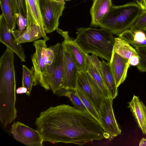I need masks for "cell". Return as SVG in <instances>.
<instances>
[{
  "mask_svg": "<svg viewBox=\"0 0 146 146\" xmlns=\"http://www.w3.org/2000/svg\"><path fill=\"white\" fill-rule=\"evenodd\" d=\"M37 130L44 142L83 145L111 139L101 123L89 113L69 105L51 106L36 119Z\"/></svg>",
  "mask_w": 146,
  "mask_h": 146,
  "instance_id": "1",
  "label": "cell"
},
{
  "mask_svg": "<svg viewBox=\"0 0 146 146\" xmlns=\"http://www.w3.org/2000/svg\"><path fill=\"white\" fill-rule=\"evenodd\" d=\"M75 40L87 54L91 53L109 62L115 43L112 33L105 29L80 27Z\"/></svg>",
  "mask_w": 146,
  "mask_h": 146,
  "instance_id": "2",
  "label": "cell"
},
{
  "mask_svg": "<svg viewBox=\"0 0 146 146\" xmlns=\"http://www.w3.org/2000/svg\"><path fill=\"white\" fill-rule=\"evenodd\" d=\"M143 11L140 6L135 3L113 5L101 20L98 27L118 35L130 29Z\"/></svg>",
  "mask_w": 146,
  "mask_h": 146,
  "instance_id": "3",
  "label": "cell"
},
{
  "mask_svg": "<svg viewBox=\"0 0 146 146\" xmlns=\"http://www.w3.org/2000/svg\"><path fill=\"white\" fill-rule=\"evenodd\" d=\"M39 1L44 31L46 33H51L58 28L65 5L50 0Z\"/></svg>",
  "mask_w": 146,
  "mask_h": 146,
  "instance_id": "4",
  "label": "cell"
},
{
  "mask_svg": "<svg viewBox=\"0 0 146 146\" xmlns=\"http://www.w3.org/2000/svg\"><path fill=\"white\" fill-rule=\"evenodd\" d=\"M46 41L44 39L34 41L33 45L35 51L31 58L35 72L33 86H35L39 84L46 90H48L51 88L48 82L46 67L42 55V50L46 45Z\"/></svg>",
  "mask_w": 146,
  "mask_h": 146,
  "instance_id": "5",
  "label": "cell"
},
{
  "mask_svg": "<svg viewBox=\"0 0 146 146\" xmlns=\"http://www.w3.org/2000/svg\"><path fill=\"white\" fill-rule=\"evenodd\" d=\"M77 84L78 87L83 90L89 96L99 113L105 98L94 80L87 72L78 70Z\"/></svg>",
  "mask_w": 146,
  "mask_h": 146,
  "instance_id": "6",
  "label": "cell"
},
{
  "mask_svg": "<svg viewBox=\"0 0 146 146\" xmlns=\"http://www.w3.org/2000/svg\"><path fill=\"white\" fill-rule=\"evenodd\" d=\"M11 132L15 139L27 145H43L44 140L38 130L20 122L13 123L11 126Z\"/></svg>",
  "mask_w": 146,
  "mask_h": 146,
  "instance_id": "7",
  "label": "cell"
},
{
  "mask_svg": "<svg viewBox=\"0 0 146 146\" xmlns=\"http://www.w3.org/2000/svg\"><path fill=\"white\" fill-rule=\"evenodd\" d=\"M113 100L111 98H105L99 112L101 123L111 139L120 135L121 132L114 115L113 108Z\"/></svg>",
  "mask_w": 146,
  "mask_h": 146,
  "instance_id": "8",
  "label": "cell"
},
{
  "mask_svg": "<svg viewBox=\"0 0 146 146\" xmlns=\"http://www.w3.org/2000/svg\"><path fill=\"white\" fill-rule=\"evenodd\" d=\"M62 45L64 52V65L61 88L76 90L78 88L77 73L79 70L70 52Z\"/></svg>",
  "mask_w": 146,
  "mask_h": 146,
  "instance_id": "9",
  "label": "cell"
},
{
  "mask_svg": "<svg viewBox=\"0 0 146 146\" xmlns=\"http://www.w3.org/2000/svg\"><path fill=\"white\" fill-rule=\"evenodd\" d=\"M57 32L63 38L61 43L70 53L79 70L86 72L87 68V55L80 47L75 41L69 36L68 32L58 28Z\"/></svg>",
  "mask_w": 146,
  "mask_h": 146,
  "instance_id": "10",
  "label": "cell"
},
{
  "mask_svg": "<svg viewBox=\"0 0 146 146\" xmlns=\"http://www.w3.org/2000/svg\"><path fill=\"white\" fill-rule=\"evenodd\" d=\"M16 38L8 26L3 15L0 16V41L16 54L22 62L25 61L26 56L21 44L14 42Z\"/></svg>",
  "mask_w": 146,
  "mask_h": 146,
  "instance_id": "11",
  "label": "cell"
},
{
  "mask_svg": "<svg viewBox=\"0 0 146 146\" xmlns=\"http://www.w3.org/2000/svg\"><path fill=\"white\" fill-rule=\"evenodd\" d=\"M109 62L112 75L118 88L124 82L127 77L130 65L129 60L121 56L113 50Z\"/></svg>",
  "mask_w": 146,
  "mask_h": 146,
  "instance_id": "12",
  "label": "cell"
},
{
  "mask_svg": "<svg viewBox=\"0 0 146 146\" xmlns=\"http://www.w3.org/2000/svg\"><path fill=\"white\" fill-rule=\"evenodd\" d=\"M27 9V27L31 24H35L40 28L43 38L47 41L49 38L44 31L40 12L39 0H25Z\"/></svg>",
  "mask_w": 146,
  "mask_h": 146,
  "instance_id": "13",
  "label": "cell"
},
{
  "mask_svg": "<svg viewBox=\"0 0 146 146\" xmlns=\"http://www.w3.org/2000/svg\"><path fill=\"white\" fill-rule=\"evenodd\" d=\"M64 52L62 46L61 45L57 55L53 68L49 82L50 88L54 94L61 88L63 75Z\"/></svg>",
  "mask_w": 146,
  "mask_h": 146,
  "instance_id": "14",
  "label": "cell"
},
{
  "mask_svg": "<svg viewBox=\"0 0 146 146\" xmlns=\"http://www.w3.org/2000/svg\"><path fill=\"white\" fill-rule=\"evenodd\" d=\"M133 115L143 133L146 135V107L139 97L134 95L130 101L128 102Z\"/></svg>",
  "mask_w": 146,
  "mask_h": 146,
  "instance_id": "15",
  "label": "cell"
},
{
  "mask_svg": "<svg viewBox=\"0 0 146 146\" xmlns=\"http://www.w3.org/2000/svg\"><path fill=\"white\" fill-rule=\"evenodd\" d=\"M113 5L112 0H94L90 10V26L98 27L101 20Z\"/></svg>",
  "mask_w": 146,
  "mask_h": 146,
  "instance_id": "16",
  "label": "cell"
},
{
  "mask_svg": "<svg viewBox=\"0 0 146 146\" xmlns=\"http://www.w3.org/2000/svg\"><path fill=\"white\" fill-rule=\"evenodd\" d=\"M102 79L111 98L113 100L118 95L117 87L112 75L110 62L102 59L100 61Z\"/></svg>",
  "mask_w": 146,
  "mask_h": 146,
  "instance_id": "17",
  "label": "cell"
},
{
  "mask_svg": "<svg viewBox=\"0 0 146 146\" xmlns=\"http://www.w3.org/2000/svg\"><path fill=\"white\" fill-rule=\"evenodd\" d=\"M118 35L135 48L146 46V34L144 31H132L129 29Z\"/></svg>",
  "mask_w": 146,
  "mask_h": 146,
  "instance_id": "18",
  "label": "cell"
},
{
  "mask_svg": "<svg viewBox=\"0 0 146 146\" xmlns=\"http://www.w3.org/2000/svg\"><path fill=\"white\" fill-rule=\"evenodd\" d=\"M60 45V43H58L48 48L46 45L42 50V57L46 67L48 83L52 71L56 57Z\"/></svg>",
  "mask_w": 146,
  "mask_h": 146,
  "instance_id": "19",
  "label": "cell"
},
{
  "mask_svg": "<svg viewBox=\"0 0 146 146\" xmlns=\"http://www.w3.org/2000/svg\"><path fill=\"white\" fill-rule=\"evenodd\" d=\"M0 4L6 22L10 29L13 31L16 24V17L13 0H0Z\"/></svg>",
  "mask_w": 146,
  "mask_h": 146,
  "instance_id": "20",
  "label": "cell"
},
{
  "mask_svg": "<svg viewBox=\"0 0 146 146\" xmlns=\"http://www.w3.org/2000/svg\"><path fill=\"white\" fill-rule=\"evenodd\" d=\"M113 50L121 56L129 60L134 56H139L136 49L119 37L115 38Z\"/></svg>",
  "mask_w": 146,
  "mask_h": 146,
  "instance_id": "21",
  "label": "cell"
},
{
  "mask_svg": "<svg viewBox=\"0 0 146 146\" xmlns=\"http://www.w3.org/2000/svg\"><path fill=\"white\" fill-rule=\"evenodd\" d=\"M43 38V35L40 27L33 23L27 27L23 33L14 42L18 44L32 42Z\"/></svg>",
  "mask_w": 146,
  "mask_h": 146,
  "instance_id": "22",
  "label": "cell"
},
{
  "mask_svg": "<svg viewBox=\"0 0 146 146\" xmlns=\"http://www.w3.org/2000/svg\"><path fill=\"white\" fill-rule=\"evenodd\" d=\"M55 94L58 96L68 97L75 108L80 110L88 112L78 96L76 90H67L61 88L58 90Z\"/></svg>",
  "mask_w": 146,
  "mask_h": 146,
  "instance_id": "23",
  "label": "cell"
},
{
  "mask_svg": "<svg viewBox=\"0 0 146 146\" xmlns=\"http://www.w3.org/2000/svg\"><path fill=\"white\" fill-rule=\"evenodd\" d=\"M87 68L86 72L88 73L94 80L102 91L105 98H111L110 93L104 82L102 75L95 66L87 60Z\"/></svg>",
  "mask_w": 146,
  "mask_h": 146,
  "instance_id": "24",
  "label": "cell"
},
{
  "mask_svg": "<svg viewBox=\"0 0 146 146\" xmlns=\"http://www.w3.org/2000/svg\"><path fill=\"white\" fill-rule=\"evenodd\" d=\"M76 91L88 112L100 123L99 113L94 104L89 96L83 90L78 87L77 88Z\"/></svg>",
  "mask_w": 146,
  "mask_h": 146,
  "instance_id": "25",
  "label": "cell"
},
{
  "mask_svg": "<svg viewBox=\"0 0 146 146\" xmlns=\"http://www.w3.org/2000/svg\"><path fill=\"white\" fill-rule=\"evenodd\" d=\"M22 86L27 89V91L26 94L30 96L34 82V68L32 66L31 69H29L24 65H22Z\"/></svg>",
  "mask_w": 146,
  "mask_h": 146,
  "instance_id": "26",
  "label": "cell"
},
{
  "mask_svg": "<svg viewBox=\"0 0 146 146\" xmlns=\"http://www.w3.org/2000/svg\"><path fill=\"white\" fill-rule=\"evenodd\" d=\"M130 29L132 31H146V10L141 12Z\"/></svg>",
  "mask_w": 146,
  "mask_h": 146,
  "instance_id": "27",
  "label": "cell"
},
{
  "mask_svg": "<svg viewBox=\"0 0 146 146\" xmlns=\"http://www.w3.org/2000/svg\"><path fill=\"white\" fill-rule=\"evenodd\" d=\"M140 58L139 62L136 66L141 72H146V46L135 48Z\"/></svg>",
  "mask_w": 146,
  "mask_h": 146,
  "instance_id": "28",
  "label": "cell"
},
{
  "mask_svg": "<svg viewBox=\"0 0 146 146\" xmlns=\"http://www.w3.org/2000/svg\"><path fill=\"white\" fill-rule=\"evenodd\" d=\"M15 7L16 18L21 14L27 18V9L25 0H13Z\"/></svg>",
  "mask_w": 146,
  "mask_h": 146,
  "instance_id": "29",
  "label": "cell"
},
{
  "mask_svg": "<svg viewBox=\"0 0 146 146\" xmlns=\"http://www.w3.org/2000/svg\"><path fill=\"white\" fill-rule=\"evenodd\" d=\"M16 24L18 27V30L23 34L27 27L26 18L21 14H19L16 18Z\"/></svg>",
  "mask_w": 146,
  "mask_h": 146,
  "instance_id": "30",
  "label": "cell"
},
{
  "mask_svg": "<svg viewBox=\"0 0 146 146\" xmlns=\"http://www.w3.org/2000/svg\"><path fill=\"white\" fill-rule=\"evenodd\" d=\"M27 91V89L23 86L18 88L16 90L17 94H19L26 93Z\"/></svg>",
  "mask_w": 146,
  "mask_h": 146,
  "instance_id": "31",
  "label": "cell"
},
{
  "mask_svg": "<svg viewBox=\"0 0 146 146\" xmlns=\"http://www.w3.org/2000/svg\"><path fill=\"white\" fill-rule=\"evenodd\" d=\"M137 3L142 8L143 11L145 10V6L143 0H135Z\"/></svg>",
  "mask_w": 146,
  "mask_h": 146,
  "instance_id": "32",
  "label": "cell"
},
{
  "mask_svg": "<svg viewBox=\"0 0 146 146\" xmlns=\"http://www.w3.org/2000/svg\"><path fill=\"white\" fill-rule=\"evenodd\" d=\"M140 146H146V139L143 138L141 139L139 143Z\"/></svg>",
  "mask_w": 146,
  "mask_h": 146,
  "instance_id": "33",
  "label": "cell"
},
{
  "mask_svg": "<svg viewBox=\"0 0 146 146\" xmlns=\"http://www.w3.org/2000/svg\"><path fill=\"white\" fill-rule=\"evenodd\" d=\"M51 1L58 2L62 5H65L64 0H50Z\"/></svg>",
  "mask_w": 146,
  "mask_h": 146,
  "instance_id": "34",
  "label": "cell"
},
{
  "mask_svg": "<svg viewBox=\"0 0 146 146\" xmlns=\"http://www.w3.org/2000/svg\"><path fill=\"white\" fill-rule=\"evenodd\" d=\"M143 2L145 6V10H146V0H143Z\"/></svg>",
  "mask_w": 146,
  "mask_h": 146,
  "instance_id": "35",
  "label": "cell"
},
{
  "mask_svg": "<svg viewBox=\"0 0 146 146\" xmlns=\"http://www.w3.org/2000/svg\"><path fill=\"white\" fill-rule=\"evenodd\" d=\"M70 0H64V1H69Z\"/></svg>",
  "mask_w": 146,
  "mask_h": 146,
  "instance_id": "36",
  "label": "cell"
}]
</instances>
